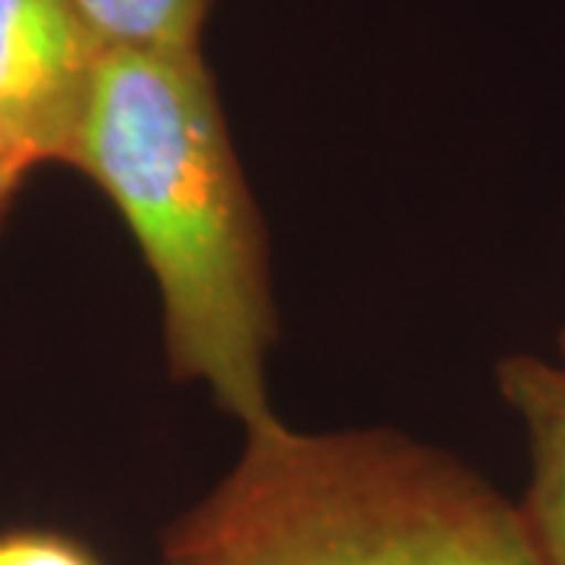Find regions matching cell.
Listing matches in <instances>:
<instances>
[{"label": "cell", "instance_id": "6", "mask_svg": "<svg viewBox=\"0 0 565 565\" xmlns=\"http://www.w3.org/2000/svg\"><path fill=\"white\" fill-rule=\"evenodd\" d=\"M0 565H102V559L61 531L17 527L0 531Z\"/></svg>", "mask_w": 565, "mask_h": 565}, {"label": "cell", "instance_id": "5", "mask_svg": "<svg viewBox=\"0 0 565 565\" xmlns=\"http://www.w3.org/2000/svg\"><path fill=\"white\" fill-rule=\"evenodd\" d=\"M214 0H73L102 51H202Z\"/></svg>", "mask_w": 565, "mask_h": 565}, {"label": "cell", "instance_id": "7", "mask_svg": "<svg viewBox=\"0 0 565 565\" xmlns=\"http://www.w3.org/2000/svg\"><path fill=\"white\" fill-rule=\"evenodd\" d=\"M35 163L22 151V145L13 139V132L7 129V122L0 120V226L7 221L13 199L22 189V182L29 177Z\"/></svg>", "mask_w": 565, "mask_h": 565}, {"label": "cell", "instance_id": "8", "mask_svg": "<svg viewBox=\"0 0 565 565\" xmlns=\"http://www.w3.org/2000/svg\"><path fill=\"white\" fill-rule=\"evenodd\" d=\"M563 359H565V330H563Z\"/></svg>", "mask_w": 565, "mask_h": 565}, {"label": "cell", "instance_id": "4", "mask_svg": "<svg viewBox=\"0 0 565 565\" xmlns=\"http://www.w3.org/2000/svg\"><path fill=\"white\" fill-rule=\"evenodd\" d=\"M497 386L525 427L531 475L519 505L537 563L565 565V359L505 355Z\"/></svg>", "mask_w": 565, "mask_h": 565}, {"label": "cell", "instance_id": "3", "mask_svg": "<svg viewBox=\"0 0 565 565\" xmlns=\"http://www.w3.org/2000/svg\"><path fill=\"white\" fill-rule=\"evenodd\" d=\"M102 44L73 0H0V120L32 163H66Z\"/></svg>", "mask_w": 565, "mask_h": 565}, {"label": "cell", "instance_id": "1", "mask_svg": "<svg viewBox=\"0 0 565 565\" xmlns=\"http://www.w3.org/2000/svg\"><path fill=\"white\" fill-rule=\"evenodd\" d=\"M66 163L132 230L173 377L207 386L243 427L274 418L267 239L202 51H104Z\"/></svg>", "mask_w": 565, "mask_h": 565}, {"label": "cell", "instance_id": "2", "mask_svg": "<svg viewBox=\"0 0 565 565\" xmlns=\"http://www.w3.org/2000/svg\"><path fill=\"white\" fill-rule=\"evenodd\" d=\"M154 565H541L519 500L396 430L245 427Z\"/></svg>", "mask_w": 565, "mask_h": 565}]
</instances>
